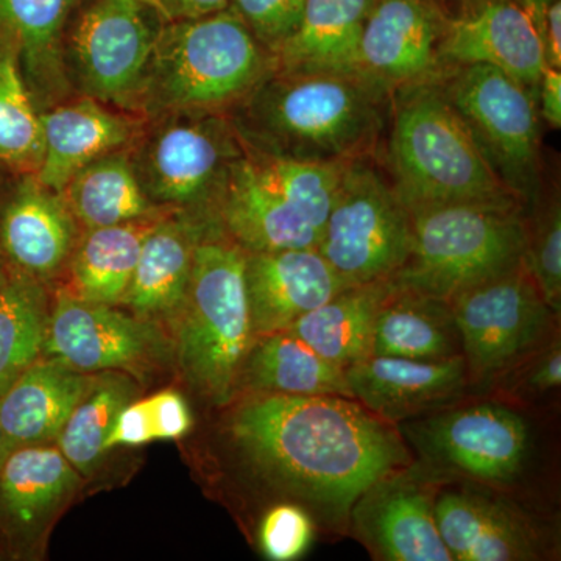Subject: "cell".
I'll return each instance as SVG.
<instances>
[{
	"instance_id": "cell-32",
	"label": "cell",
	"mask_w": 561,
	"mask_h": 561,
	"mask_svg": "<svg viewBox=\"0 0 561 561\" xmlns=\"http://www.w3.org/2000/svg\"><path fill=\"white\" fill-rule=\"evenodd\" d=\"M70 214L84 230L160 216L161 209L140 187L128 150L92 161L60 192Z\"/></svg>"
},
{
	"instance_id": "cell-24",
	"label": "cell",
	"mask_w": 561,
	"mask_h": 561,
	"mask_svg": "<svg viewBox=\"0 0 561 561\" xmlns=\"http://www.w3.org/2000/svg\"><path fill=\"white\" fill-rule=\"evenodd\" d=\"M217 228L216 220L202 214H162L142 243L122 305L149 321L179 312L190 284L195 249L203 236Z\"/></svg>"
},
{
	"instance_id": "cell-7",
	"label": "cell",
	"mask_w": 561,
	"mask_h": 561,
	"mask_svg": "<svg viewBox=\"0 0 561 561\" xmlns=\"http://www.w3.org/2000/svg\"><path fill=\"white\" fill-rule=\"evenodd\" d=\"M409 213L411 253L391 278L400 289L449 302L524 261L523 203H453Z\"/></svg>"
},
{
	"instance_id": "cell-10",
	"label": "cell",
	"mask_w": 561,
	"mask_h": 561,
	"mask_svg": "<svg viewBox=\"0 0 561 561\" xmlns=\"http://www.w3.org/2000/svg\"><path fill=\"white\" fill-rule=\"evenodd\" d=\"M402 438L420 456L419 463L440 478L505 489L529 463V424L500 402H476L402 421Z\"/></svg>"
},
{
	"instance_id": "cell-35",
	"label": "cell",
	"mask_w": 561,
	"mask_h": 561,
	"mask_svg": "<svg viewBox=\"0 0 561 561\" xmlns=\"http://www.w3.org/2000/svg\"><path fill=\"white\" fill-rule=\"evenodd\" d=\"M135 387L121 376L95 378L57 437L58 448L79 474L90 476L106 453L105 442Z\"/></svg>"
},
{
	"instance_id": "cell-20",
	"label": "cell",
	"mask_w": 561,
	"mask_h": 561,
	"mask_svg": "<svg viewBox=\"0 0 561 561\" xmlns=\"http://www.w3.org/2000/svg\"><path fill=\"white\" fill-rule=\"evenodd\" d=\"M351 400L389 423L416 419L459 400L467 387L463 357L413 360L370 356L345 368Z\"/></svg>"
},
{
	"instance_id": "cell-37",
	"label": "cell",
	"mask_w": 561,
	"mask_h": 561,
	"mask_svg": "<svg viewBox=\"0 0 561 561\" xmlns=\"http://www.w3.org/2000/svg\"><path fill=\"white\" fill-rule=\"evenodd\" d=\"M534 219H526L524 264L546 305L559 316L561 309V205L559 195L535 198Z\"/></svg>"
},
{
	"instance_id": "cell-27",
	"label": "cell",
	"mask_w": 561,
	"mask_h": 561,
	"mask_svg": "<svg viewBox=\"0 0 561 561\" xmlns=\"http://www.w3.org/2000/svg\"><path fill=\"white\" fill-rule=\"evenodd\" d=\"M375 0H306L297 31L275 55L279 72H357L359 43Z\"/></svg>"
},
{
	"instance_id": "cell-44",
	"label": "cell",
	"mask_w": 561,
	"mask_h": 561,
	"mask_svg": "<svg viewBox=\"0 0 561 561\" xmlns=\"http://www.w3.org/2000/svg\"><path fill=\"white\" fill-rule=\"evenodd\" d=\"M9 456L5 448V440H3L2 427H0V467H2L3 460Z\"/></svg>"
},
{
	"instance_id": "cell-29",
	"label": "cell",
	"mask_w": 561,
	"mask_h": 561,
	"mask_svg": "<svg viewBox=\"0 0 561 561\" xmlns=\"http://www.w3.org/2000/svg\"><path fill=\"white\" fill-rule=\"evenodd\" d=\"M371 354L413 360L460 357L451 302L397 286L376 319Z\"/></svg>"
},
{
	"instance_id": "cell-36",
	"label": "cell",
	"mask_w": 561,
	"mask_h": 561,
	"mask_svg": "<svg viewBox=\"0 0 561 561\" xmlns=\"http://www.w3.org/2000/svg\"><path fill=\"white\" fill-rule=\"evenodd\" d=\"M192 427L190 405L173 390L160 391L122 409L108 438L106 451L116 446H139L154 440H176Z\"/></svg>"
},
{
	"instance_id": "cell-26",
	"label": "cell",
	"mask_w": 561,
	"mask_h": 561,
	"mask_svg": "<svg viewBox=\"0 0 561 561\" xmlns=\"http://www.w3.org/2000/svg\"><path fill=\"white\" fill-rule=\"evenodd\" d=\"M95 378L51 357L33 362L0 397V427L7 453L57 440Z\"/></svg>"
},
{
	"instance_id": "cell-6",
	"label": "cell",
	"mask_w": 561,
	"mask_h": 561,
	"mask_svg": "<svg viewBox=\"0 0 561 561\" xmlns=\"http://www.w3.org/2000/svg\"><path fill=\"white\" fill-rule=\"evenodd\" d=\"M179 316V360L187 382L213 404H230L254 334L245 251L220 228L203 236L195 249Z\"/></svg>"
},
{
	"instance_id": "cell-19",
	"label": "cell",
	"mask_w": 561,
	"mask_h": 561,
	"mask_svg": "<svg viewBox=\"0 0 561 561\" xmlns=\"http://www.w3.org/2000/svg\"><path fill=\"white\" fill-rule=\"evenodd\" d=\"M0 190V257L10 272L44 284L68 264L79 224L36 175L2 181Z\"/></svg>"
},
{
	"instance_id": "cell-41",
	"label": "cell",
	"mask_w": 561,
	"mask_h": 561,
	"mask_svg": "<svg viewBox=\"0 0 561 561\" xmlns=\"http://www.w3.org/2000/svg\"><path fill=\"white\" fill-rule=\"evenodd\" d=\"M164 22L198 20L230 9V0H147Z\"/></svg>"
},
{
	"instance_id": "cell-25",
	"label": "cell",
	"mask_w": 561,
	"mask_h": 561,
	"mask_svg": "<svg viewBox=\"0 0 561 561\" xmlns=\"http://www.w3.org/2000/svg\"><path fill=\"white\" fill-rule=\"evenodd\" d=\"M79 471L49 445L14 449L0 467V535L21 549L79 485Z\"/></svg>"
},
{
	"instance_id": "cell-14",
	"label": "cell",
	"mask_w": 561,
	"mask_h": 561,
	"mask_svg": "<svg viewBox=\"0 0 561 561\" xmlns=\"http://www.w3.org/2000/svg\"><path fill=\"white\" fill-rule=\"evenodd\" d=\"M442 485L440 476L413 461L387 472L354 502L348 529L376 560L454 561L435 523Z\"/></svg>"
},
{
	"instance_id": "cell-15",
	"label": "cell",
	"mask_w": 561,
	"mask_h": 561,
	"mask_svg": "<svg viewBox=\"0 0 561 561\" xmlns=\"http://www.w3.org/2000/svg\"><path fill=\"white\" fill-rule=\"evenodd\" d=\"M164 343L149 320L61 290L50 309L43 356L87 375L135 371L164 356Z\"/></svg>"
},
{
	"instance_id": "cell-38",
	"label": "cell",
	"mask_w": 561,
	"mask_h": 561,
	"mask_svg": "<svg viewBox=\"0 0 561 561\" xmlns=\"http://www.w3.org/2000/svg\"><path fill=\"white\" fill-rule=\"evenodd\" d=\"M305 3L306 0H230V9L254 38L276 55L297 31Z\"/></svg>"
},
{
	"instance_id": "cell-18",
	"label": "cell",
	"mask_w": 561,
	"mask_h": 561,
	"mask_svg": "<svg viewBox=\"0 0 561 561\" xmlns=\"http://www.w3.org/2000/svg\"><path fill=\"white\" fill-rule=\"evenodd\" d=\"M471 483L438 490L434 513L446 549L457 561L545 559L546 538L518 505Z\"/></svg>"
},
{
	"instance_id": "cell-39",
	"label": "cell",
	"mask_w": 561,
	"mask_h": 561,
	"mask_svg": "<svg viewBox=\"0 0 561 561\" xmlns=\"http://www.w3.org/2000/svg\"><path fill=\"white\" fill-rule=\"evenodd\" d=\"M312 537V516L297 504L275 505L261 523L262 552L273 561L300 559L311 546Z\"/></svg>"
},
{
	"instance_id": "cell-2",
	"label": "cell",
	"mask_w": 561,
	"mask_h": 561,
	"mask_svg": "<svg viewBox=\"0 0 561 561\" xmlns=\"http://www.w3.org/2000/svg\"><path fill=\"white\" fill-rule=\"evenodd\" d=\"M390 105V92L360 73L276 70L230 117L249 149L345 164L375 158Z\"/></svg>"
},
{
	"instance_id": "cell-9",
	"label": "cell",
	"mask_w": 561,
	"mask_h": 561,
	"mask_svg": "<svg viewBox=\"0 0 561 561\" xmlns=\"http://www.w3.org/2000/svg\"><path fill=\"white\" fill-rule=\"evenodd\" d=\"M411 213L375 158L343 169L317 250L348 286L391 279L408 261Z\"/></svg>"
},
{
	"instance_id": "cell-45",
	"label": "cell",
	"mask_w": 561,
	"mask_h": 561,
	"mask_svg": "<svg viewBox=\"0 0 561 561\" xmlns=\"http://www.w3.org/2000/svg\"><path fill=\"white\" fill-rule=\"evenodd\" d=\"M440 5L445 7L446 10L453 9L456 3H459L460 0H437Z\"/></svg>"
},
{
	"instance_id": "cell-42",
	"label": "cell",
	"mask_w": 561,
	"mask_h": 561,
	"mask_svg": "<svg viewBox=\"0 0 561 561\" xmlns=\"http://www.w3.org/2000/svg\"><path fill=\"white\" fill-rule=\"evenodd\" d=\"M540 117L553 130L561 128V70L546 66L537 88Z\"/></svg>"
},
{
	"instance_id": "cell-16",
	"label": "cell",
	"mask_w": 561,
	"mask_h": 561,
	"mask_svg": "<svg viewBox=\"0 0 561 561\" xmlns=\"http://www.w3.org/2000/svg\"><path fill=\"white\" fill-rule=\"evenodd\" d=\"M448 10L437 0H375L359 43L357 72L394 91L440 81Z\"/></svg>"
},
{
	"instance_id": "cell-12",
	"label": "cell",
	"mask_w": 561,
	"mask_h": 561,
	"mask_svg": "<svg viewBox=\"0 0 561 561\" xmlns=\"http://www.w3.org/2000/svg\"><path fill=\"white\" fill-rule=\"evenodd\" d=\"M164 24L147 0H83L66 35L73 92L135 113L140 80Z\"/></svg>"
},
{
	"instance_id": "cell-21",
	"label": "cell",
	"mask_w": 561,
	"mask_h": 561,
	"mask_svg": "<svg viewBox=\"0 0 561 561\" xmlns=\"http://www.w3.org/2000/svg\"><path fill=\"white\" fill-rule=\"evenodd\" d=\"M245 287L256 339L289 330L350 286L319 250L295 249L245 253Z\"/></svg>"
},
{
	"instance_id": "cell-17",
	"label": "cell",
	"mask_w": 561,
	"mask_h": 561,
	"mask_svg": "<svg viewBox=\"0 0 561 561\" xmlns=\"http://www.w3.org/2000/svg\"><path fill=\"white\" fill-rule=\"evenodd\" d=\"M448 13L440 47L446 68L493 66L537 98L548 62L537 27L519 0H460Z\"/></svg>"
},
{
	"instance_id": "cell-33",
	"label": "cell",
	"mask_w": 561,
	"mask_h": 561,
	"mask_svg": "<svg viewBox=\"0 0 561 561\" xmlns=\"http://www.w3.org/2000/svg\"><path fill=\"white\" fill-rule=\"evenodd\" d=\"M43 151L39 111L22 79L16 50L0 36V183L36 175Z\"/></svg>"
},
{
	"instance_id": "cell-13",
	"label": "cell",
	"mask_w": 561,
	"mask_h": 561,
	"mask_svg": "<svg viewBox=\"0 0 561 561\" xmlns=\"http://www.w3.org/2000/svg\"><path fill=\"white\" fill-rule=\"evenodd\" d=\"M451 302L470 383L496 381L548 339L556 313L524 261Z\"/></svg>"
},
{
	"instance_id": "cell-3",
	"label": "cell",
	"mask_w": 561,
	"mask_h": 561,
	"mask_svg": "<svg viewBox=\"0 0 561 561\" xmlns=\"http://www.w3.org/2000/svg\"><path fill=\"white\" fill-rule=\"evenodd\" d=\"M276 58L231 9L165 22L140 80L135 113L176 111L231 116L276 72Z\"/></svg>"
},
{
	"instance_id": "cell-31",
	"label": "cell",
	"mask_w": 561,
	"mask_h": 561,
	"mask_svg": "<svg viewBox=\"0 0 561 561\" xmlns=\"http://www.w3.org/2000/svg\"><path fill=\"white\" fill-rule=\"evenodd\" d=\"M162 214L84 230L68 262L70 294L101 305H122L142 243Z\"/></svg>"
},
{
	"instance_id": "cell-1",
	"label": "cell",
	"mask_w": 561,
	"mask_h": 561,
	"mask_svg": "<svg viewBox=\"0 0 561 561\" xmlns=\"http://www.w3.org/2000/svg\"><path fill=\"white\" fill-rule=\"evenodd\" d=\"M228 431L257 474L339 529L367 486L413 461L398 427L351 398L249 394Z\"/></svg>"
},
{
	"instance_id": "cell-43",
	"label": "cell",
	"mask_w": 561,
	"mask_h": 561,
	"mask_svg": "<svg viewBox=\"0 0 561 561\" xmlns=\"http://www.w3.org/2000/svg\"><path fill=\"white\" fill-rule=\"evenodd\" d=\"M10 271L7 268L5 262H3L2 257H0V290L5 286L7 280H9Z\"/></svg>"
},
{
	"instance_id": "cell-34",
	"label": "cell",
	"mask_w": 561,
	"mask_h": 561,
	"mask_svg": "<svg viewBox=\"0 0 561 561\" xmlns=\"http://www.w3.org/2000/svg\"><path fill=\"white\" fill-rule=\"evenodd\" d=\"M49 316L44 284L10 272L0 290V397L43 356Z\"/></svg>"
},
{
	"instance_id": "cell-4",
	"label": "cell",
	"mask_w": 561,
	"mask_h": 561,
	"mask_svg": "<svg viewBox=\"0 0 561 561\" xmlns=\"http://www.w3.org/2000/svg\"><path fill=\"white\" fill-rule=\"evenodd\" d=\"M389 124L390 181L409 210L453 203H523L483 157L440 81L394 91Z\"/></svg>"
},
{
	"instance_id": "cell-30",
	"label": "cell",
	"mask_w": 561,
	"mask_h": 561,
	"mask_svg": "<svg viewBox=\"0 0 561 561\" xmlns=\"http://www.w3.org/2000/svg\"><path fill=\"white\" fill-rule=\"evenodd\" d=\"M394 289L393 279L345 287L286 331L345 370L354 362L370 356L376 319Z\"/></svg>"
},
{
	"instance_id": "cell-8",
	"label": "cell",
	"mask_w": 561,
	"mask_h": 561,
	"mask_svg": "<svg viewBox=\"0 0 561 561\" xmlns=\"http://www.w3.org/2000/svg\"><path fill=\"white\" fill-rule=\"evenodd\" d=\"M243 150L227 114L176 111L146 119L128 154L154 206L216 220L214 206L225 175Z\"/></svg>"
},
{
	"instance_id": "cell-23",
	"label": "cell",
	"mask_w": 561,
	"mask_h": 561,
	"mask_svg": "<svg viewBox=\"0 0 561 561\" xmlns=\"http://www.w3.org/2000/svg\"><path fill=\"white\" fill-rule=\"evenodd\" d=\"M83 0H0V36L16 50L22 79L39 114L73 98L66 35Z\"/></svg>"
},
{
	"instance_id": "cell-11",
	"label": "cell",
	"mask_w": 561,
	"mask_h": 561,
	"mask_svg": "<svg viewBox=\"0 0 561 561\" xmlns=\"http://www.w3.org/2000/svg\"><path fill=\"white\" fill-rule=\"evenodd\" d=\"M443 91L493 171L524 203L540 194V113L537 98L493 66H454Z\"/></svg>"
},
{
	"instance_id": "cell-40",
	"label": "cell",
	"mask_w": 561,
	"mask_h": 561,
	"mask_svg": "<svg viewBox=\"0 0 561 561\" xmlns=\"http://www.w3.org/2000/svg\"><path fill=\"white\" fill-rule=\"evenodd\" d=\"M497 379H505L508 391H513L516 397H540L548 391L559 389L561 383L559 339L546 341Z\"/></svg>"
},
{
	"instance_id": "cell-28",
	"label": "cell",
	"mask_w": 561,
	"mask_h": 561,
	"mask_svg": "<svg viewBox=\"0 0 561 561\" xmlns=\"http://www.w3.org/2000/svg\"><path fill=\"white\" fill-rule=\"evenodd\" d=\"M351 398L345 370L289 331L254 339L239 375L238 394Z\"/></svg>"
},
{
	"instance_id": "cell-5",
	"label": "cell",
	"mask_w": 561,
	"mask_h": 561,
	"mask_svg": "<svg viewBox=\"0 0 561 561\" xmlns=\"http://www.w3.org/2000/svg\"><path fill=\"white\" fill-rule=\"evenodd\" d=\"M346 164L290 160L245 146L228 168L214 216L245 253L317 249Z\"/></svg>"
},
{
	"instance_id": "cell-22",
	"label": "cell",
	"mask_w": 561,
	"mask_h": 561,
	"mask_svg": "<svg viewBox=\"0 0 561 561\" xmlns=\"http://www.w3.org/2000/svg\"><path fill=\"white\" fill-rule=\"evenodd\" d=\"M146 117L73 95L41 113L44 151L36 179L58 192L92 161L116 151L130 150Z\"/></svg>"
}]
</instances>
